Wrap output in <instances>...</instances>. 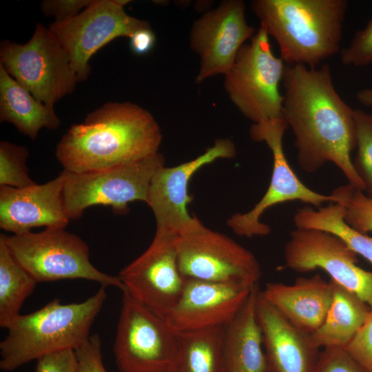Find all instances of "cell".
I'll list each match as a JSON object with an SVG mask.
<instances>
[{
  "label": "cell",
  "mask_w": 372,
  "mask_h": 372,
  "mask_svg": "<svg viewBox=\"0 0 372 372\" xmlns=\"http://www.w3.org/2000/svg\"><path fill=\"white\" fill-rule=\"evenodd\" d=\"M340 60L344 65L355 67L372 63V19L355 34L350 44L340 50Z\"/></svg>",
  "instance_id": "obj_30"
},
{
  "label": "cell",
  "mask_w": 372,
  "mask_h": 372,
  "mask_svg": "<svg viewBox=\"0 0 372 372\" xmlns=\"http://www.w3.org/2000/svg\"><path fill=\"white\" fill-rule=\"evenodd\" d=\"M162 138L147 110L131 102H107L72 125L55 154L68 172L103 170L156 154Z\"/></svg>",
  "instance_id": "obj_2"
},
{
  "label": "cell",
  "mask_w": 372,
  "mask_h": 372,
  "mask_svg": "<svg viewBox=\"0 0 372 372\" xmlns=\"http://www.w3.org/2000/svg\"><path fill=\"white\" fill-rule=\"evenodd\" d=\"M225 326L178 333L170 372H227L223 351Z\"/></svg>",
  "instance_id": "obj_24"
},
{
  "label": "cell",
  "mask_w": 372,
  "mask_h": 372,
  "mask_svg": "<svg viewBox=\"0 0 372 372\" xmlns=\"http://www.w3.org/2000/svg\"><path fill=\"white\" fill-rule=\"evenodd\" d=\"M37 282L12 256L0 236V327L7 328L17 317Z\"/></svg>",
  "instance_id": "obj_26"
},
{
  "label": "cell",
  "mask_w": 372,
  "mask_h": 372,
  "mask_svg": "<svg viewBox=\"0 0 372 372\" xmlns=\"http://www.w3.org/2000/svg\"><path fill=\"white\" fill-rule=\"evenodd\" d=\"M178 239L177 234L156 229L147 249L118 276L124 290L163 318L178 301L186 282L178 267Z\"/></svg>",
  "instance_id": "obj_13"
},
{
  "label": "cell",
  "mask_w": 372,
  "mask_h": 372,
  "mask_svg": "<svg viewBox=\"0 0 372 372\" xmlns=\"http://www.w3.org/2000/svg\"><path fill=\"white\" fill-rule=\"evenodd\" d=\"M332 299L321 326L311 337L318 347H346L367 318L370 307L355 293L330 280Z\"/></svg>",
  "instance_id": "obj_23"
},
{
  "label": "cell",
  "mask_w": 372,
  "mask_h": 372,
  "mask_svg": "<svg viewBox=\"0 0 372 372\" xmlns=\"http://www.w3.org/2000/svg\"><path fill=\"white\" fill-rule=\"evenodd\" d=\"M293 221L298 229H316L335 235L372 264V237L356 231L344 221L340 204L329 203L317 209L311 207L298 209Z\"/></svg>",
  "instance_id": "obj_25"
},
{
  "label": "cell",
  "mask_w": 372,
  "mask_h": 372,
  "mask_svg": "<svg viewBox=\"0 0 372 372\" xmlns=\"http://www.w3.org/2000/svg\"><path fill=\"white\" fill-rule=\"evenodd\" d=\"M254 286L186 279L178 301L163 319L177 333L226 326Z\"/></svg>",
  "instance_id": "obj_17"
},
{
  "label": "cell",
  "mask_w": 372,
  "mask_h": 372,
  "mask_svg": "<svg viewBox=\"0 0 372 372\" xmlns=\"http://www.w3.org/2000/svg\"><path fill=\"white\" fill-rule=\"evenodd\" d=\"M129 2L94 0L76 16L49 26L68 52L79 83L89 76V61L99 49L116 38H131L136 31L151 28L147 21L125 12L124 6Z\"/></svg>",
  "instance_id": "obj_12"
},
{
  "label": "cell",
  "mask_w": 372,
  "mask_h": 372,
  "mask_svg": "<svg viewBox=\"0 0 372 372\" xmlns=\"http://www.w3.org/2000/svg\"><path fill=\"white\" fill-rule=\"evenodd\" d=\"M114 344L120 372H170L178 349V333L165 320L122 291Z\"/></svg>",
  "instance_id": "obj_9"
},
{
  "label": "cell",
  "mask_w": 372,
  "mask_h": 372,
  "mask_svg": "<svg viewBox=\"0 0 372 372\" xmlns=\"http://www.w3.org/2000/svg\"><path fill=\"white\" fill-rule=\"evenodd\" d=\"M288 127L282 116L254 123L249 130L253 141L265 142L270 149L273 169L268 189L259 202L249 211L234 214L227 220V226L240 236H267L271 228L261 222L260 218L273 205L300 200L319 208L324 203H334L331 194H322L306 186L290 167L282 145L283 136Z\"/></svg>",
  "instance_id": "obj_11"
},
{
  "label": "cell",
  "mask_w": 372,
  "mask_h": 372,
  "mask_svg": "<svg viewBox=\"0 0 372 372\" xmlns=\"http://www.w3.org/2000/svg\"><path fill=\"white\" fill-rule=\"evenodd\" d=\"M334 203L343 207L344 220L356 231L372 233V198L364 192L348 184L341 185L331 194Z\"/></svg>",
  "instance_id": "obj_27"
},
{
  "label": "cell",
  "mask_w": 372,
  "mask_h": 372,
  "mask_svg": "<svg viewBox=\"0 0 372 372\" xmlns=\"http://www.w3.org/2000/svg\"><path fill=\"white\" fill-rule=\"evenodd\" d=\"M354 121L358 152L353 164L372 198V113L355 109Z\"/></svg>",
  "instance_id": "obj_29"
},
{
  "label": "cell",
  "mask_w": 372,
  "mask_h": 372,
  "mask_svg": "<svg viewBox=\"0 0 372 372\" xmlns=\"http://www.w3.org/2000/svg\"><path fill=\"white\" fill-rule=\"evenodd\" d=\"M64 170L44 184L24 188L0 186V227L13 234L34 227L65 228L70 220L63 201Z\"/></svg>",
  "instance_id": "obj_18"
},
{
  "label": "cell",
  "mask_w": 372,
  "mask_h": 372,
  "mask_svg": "<svg viewBox=\"0 0 372 372\" xmlns=\"http://www.w3.org/2000/svg\"><path fill=\"white\" fill-rule=\"evenodd\" d=\"M262 296L298 329L313 333L322 324L332 299V285L319 274L293 285L269 282Z\"/></svg>",
  "instance_id": "obj_20"
},
{
  "label": "cell",
  "mask_w": 372,
  "mask_h": 372,
  "mask_svg": "<svg viewBox=\"0 0 372 372\" xmlns=\"http://www.w3.org/2000/svg\"><path fill=\"white\" fill-rule=\"evenodd\" d=\"M35 372H78L74 350H61L39 358Z\"/></svg>",
  "instance_id": "obj_35"
},
{
  "label": "cell",
  "mask_w": 372,
  "mask_h": 372,
  "mask_svg": "<svg viewBox=\"0 0 372 372\" xmlns=\"http://www.w3.org/2000/svg\"><path fill=\"white\" fill-rule=\"evenodd\" d=\"M130 39V49L137 55H143L150 52L156 42V36L151 28L136 31Z\"/></svg>",
  "instance_id": "obj_36"
},
{
  "label": "cell",
  "mask_w": 372,
  "mask_h": 372,
  "mask_svg": "<svg viewBox=\"0 0 372 372\" xmlns=\"http://www.w3.org/2000/svg\"><path fill=\"white\" fill-rule=\"evenodd\" d=\"M178 263L185 279L252 287L261 277L252 252L200 221L179 236Z\"/></svg>",
  "instance_id": "obj_10"
},
{
  "label": "cell",
  "mask_w": 372,
  "mask_h": 372,
  "mask_svg": "<svg viewBox=\"0 0 372 372\" xmlns=\"http://www.w3.org/2000/svg\"><path fill=\"white\" fill-rule=\"evenodd\" d=\"M356 99L360 103L366 106L372 105V88L363 89L357 92Z\"/></svg>",
  "instance_id": "obj_37"
},
{
  "label": "cell",
  "mask_w": 372,
  "mask_h": 372,
  "mask_svg": "<svg viewBox=\"0 0 372 372\" xmlns=\"http://www.w3.org/2000/svg\"><path fill=\"white\" fill-rule=\"evenodd\" d=\"M242 0H226L202 15L190 31L191 48L200 57L197 83L218 74L225 75L232 66L245 42L255 32L245 19Z\"/></svg>",
  "instance_id": "obj_16"
},
{
  "label": "cell",
  "mask_w": 372,
  "mask_h": 372,
  "mask_svg": "<svg viewBox=\"0 0 372 372\" xmlns=\"http://www.w3.org/2000/svg\"><path fill=\"white\" fill-rule=\"evenodd\" d=\"M255 285L232 320L225 326L223 351L227 372H266L262 333L256 305L260 292Z\"/></svg>",
  "instance_id": "obj_21"
},
{
  "label": "cell",
  "mask_w": 372,
  "mask_h": 372,
  "mask_svg": "<svg viewBox=\"0 0 372 372\" xmlns=\"http://www.w3.org/2000/svg\"><path fill=\"white\" fill-rule=\"evenodd\" d=\"M262 333L266 372H313L319 349L311 334L289 322L262 295L256 305Z\"/></svg>",
  "instance_id": "obj_19"
},
{
  "label": "cell",
  "mask_w": 372,
  "mask_h": 372,
  "mask_svg": "<svg viewBox=\"0 0 372 372\" xmlns=\"http://www.w3.org/2000/svg\"><path fill=\"white\" fill-rule=\"evenodd\" d=\"M364 323L344 347L366 371L372 372V304Z\"/></svg>",
  "instance_id": "obj_32"
},
{
  "label": "cell",
  "mask_w": 372,
  "mask_h": 372,
  "mask_svg": "<svg viewBox=\"0 0 372 372\" xmlns=\"http://www.w3.org/2000/svg\"><path fill=\"white\" fill-rule=\"evenodd\" d=\"M28 149L9 141L0 142V186L24 188L35 185L30 177L26 161Z\"/></svg>",
  "instance_id": "obj_28"
},
{
  "label": "cell",
  "mask_w": 372,
  "mask_h": 372,
  "mask_svg": "<svg viewBox=\"0 0 372 372\" xmlns=\"http://www.w3.org/2000/svg\"><path fill=\"white\" fill-rule=\"evenodd\" d=\"M282 82V116L293 133L300 168L313 173L331 162L349 184L366 191L351 158L356 147L354 110L335 89L329 65L286 64Z\"/></svg>",
  "instance_id": "obj_1"
},
{
  "label": "cell",
  "mask_w": 372,
  "mask_h": 372,
  "mask_svg": "<svg viewBox=\"0 0 372 372\" xmlns=\"http://www.w3.org/2000/svg\"><path fill=\"white\" fill-rule=\"evenodd\" d=\"M260 28L287 65L316 68L340 51L346 0H254Z\"/></svg>",
  "instance_id": "obj_3"
},
{
  "label": "cell",
  "mask_w": 372,
  "mask_h": 372,
  "mask_svg": "<svg viewBox=\"0 0 372 372\" xmlns=\"http://www.w3.org/2000/svg\"><path fill=\"white\" fill-rule=\"evenodd\" d=\"M94 0H45L41 3L43 14L55 22L71 19L87 8Z\"/></svg>",
  "instance_id": "obj_34"
},
{
  "label": "cell",
  "mask_w": 372,
  "mask_h": 372,
  "mask_svg": "<svg viewBox=\"0 0 372 372\" xmlns=\"http://www.w3.org/2000/svg\"><path fill=\"white\" fill-rule=\"evenodd\" d=\"M313 372H366L344 347H329L319 352Z\"/></svg>",
  "instance_id": "obj_31"
},
{
  "label": "cell",
  "mask_w": 372,
  "mask_h": 372,
  "mask_svg": "<svg viewBox=\"0 0 372 372\" xmlns=\"http://www.w3.org/2000/svg\"><path fill=\"white\" fill-rule=\"evenodd\" d=\"M284 259L285 267L296 272L324 271L331 280L372 304V271L360 267L356 254L335 235L296 228L285 246Z\"/></svg>",
  "instance_id": "obj_14"
},
{
  "label": "cell",
  "mask_w": 372,
  "mask_h": 372,
  "mask_svg": "<svg viewBox=\"0 0 372 372\" xmlns=\"http://www.w3.org/2000/svg\"><path fill=\"white\" fill-rule=\"evenodd\" d=\"M0 121L12 124L32 140L42 128L56 130L61 125L54 109L36 99L1 64Z\"/></svg>",
  "instance_id": "obj_22"
},
{
  "label": "cell",
  "mask_w": 372,
  "mask_h": 372,
  "mask_svg": "<svg viewBox=\"0 0 372 372\" xmlns=\"http://www.w3.org/2000/svg\"><path fill=\"white\" fill-rule=\"evenodd\" d=\"M239 50L224 75L229 99L248 119L257 123L282 117L283 95L279 85L285 66L272 52L269 36L262 28Z\"/></svg>",
  "instance_id": "obj_7"
},
{
  "label": "cell",
  "mask_w": 372,
  "mask_h": 372,
  "mask_svg": "<svg viewBox=\"0 0 372 372\" xmlns=\"http://www.w3.org/2000/svg\"><path fill=\"white\" fill-rule=\"evenodd\" d=\"M1 236L13 258L37 282L83 279L125 289L118 276L105 273L91 263L86 242L65 228Z\"/></svg>",
  "instance_id": "obj_5"
},
{
  "label": "cell",
  "mask_w": 372,
  "mask_h": 372,
  "mask_svg": "<svg viewBox=\"0 0 372 372\" xmlns=\"http://www.w3.org/2000/svg\"><path fill=\"white\" fill-rule=\"evenodd\" d=\"M106 288L101 286L81 302L62 304L55 298L32 313L19 314L0 343L1 370L12 371L45 355L79 347L90 336L107 299Z\"/></svg>",
  "instance_id": "obj_4"
},
{
  "label": "cell",
  "mask_w": 372,
  "mask_h": 372,
  "mask_svg": "<svg viewBox=\"0 0 372 372\" xmlns=\"http://www.w3.org/2000/svg\"><path fill=\"white\" fill-rule=\"evenodd\" d=\"M0 64L38 101L50 108L72 93L78 81L70 57L48 28L37 23L25 44L0 43Z\"/></svg>",
  "instance_id": "obj_6"
},
{
  "label": "cell",
  "mask_w": 372,
  "mask_h": 372,
  "mask_svg": "<svg viewBox=\"0 0 372 372\" xmlns=\"http://www.w3.org/2000/svg\"><path fill=\"white\" fill-rule=\"evenodd\" d=\"M236 154L232 141L220 138L189 161L159 168L151 180L146 201L154 215L156 229L180 236L194 227L200 220L187 211V205L192 202L188 194L189 180L203 166L219 158H234Z\"/></svg>",
  "instance_id": "obj_15"
},
{
  "label": "cell",
  "mask_w": 372,
  "mask_h": 372,
  "mask_svg": "<svg viewBox=\"0 0 372 372\" xmlns=\"http://www.w3.org/2000/svg\"><path fill=\"white\" fill-rule=\"evenodd\" d=\"M78 372H107L102 358L101 340L95 333L74 350Z\"/></svg>",
  "instance_id": "obj_33"
},
{
  "label": "cell",
  "mask_w": 372,
  "mask_h": 372,
  "mask_svg": "<svg viewBox=\"0 0 372 372\" xmlns=\"http://www.w3.org/2000/svg\"><path fill=\"white\" fill-rule=\"evenodd\" d=\"M161 153L106 169L76 173L64 170L63 201L69 220L80 218L88 207L110 206L118 214H126L128 204L147 201L151 180L164 166Z\"/></svg>",
  "instance_id": "obj_8"
}]
</instances>
